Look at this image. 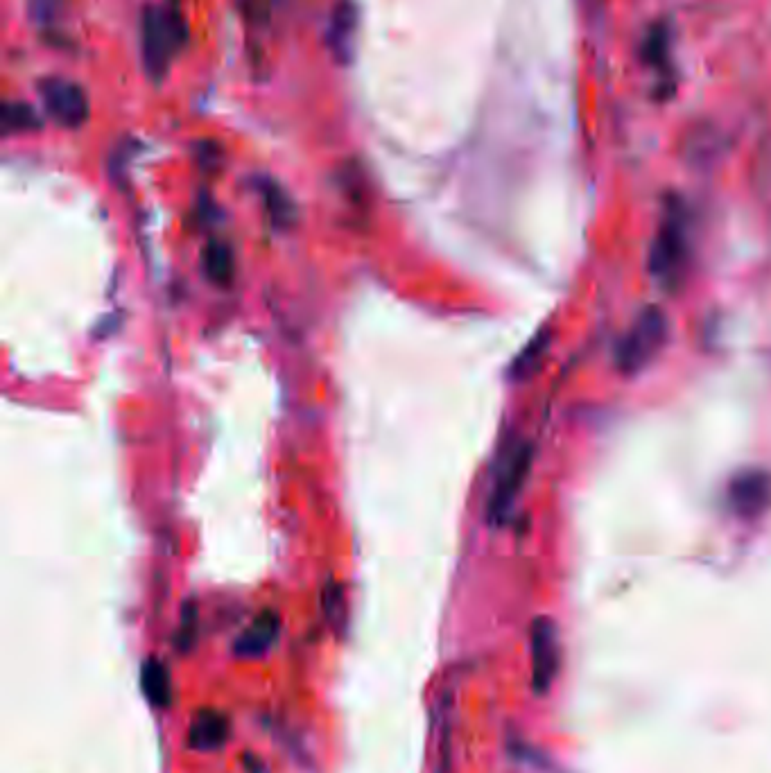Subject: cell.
<instances>
[{
	"mask_svg": "<svg viewBox=\"0 0 771 773\" xmlns=\"http://www.w3.org/2000/svg\"><path fill=\"white\" fill-rule=\"evenodd\" d=\"M186 41L184 19L177 10L145 7L141 16L143 66L152 80H163L175 48Z\"/></svg>",
	"mask_w": 771,
	"mask_h": 773,
	"instance_id": "6da1fadb",
	"label": "cell"
},
{
	"mask_svg": "<svg viewBox=\"0 0 771 773\" xmlns=\"http://www.w3.org/2000/svg\"><path fill=\"white\" fill-rule=\"evenodd\" d=\"M667 335H670V324H667L665 312L656 306L645 308L618 344V351H615L618 369L627 376H636L649 367L663 351Z\"/></svg>",
	"mask_w": 771,
	"mask_h": 773,
	"instance_id": "7a4b0ae2",
	"label": "cell"
},
{
	"mask_svg": "<svg viewBox=\"0 0 771 773\" xmlns=\"http://www.w3.org/2000/svg\"><path fill=\"white\" fill-rule=\"evenodd\" d=\"M688 260V222L681 208H672L663 217L649 254V269L661 285H674Z\"/></svg>",
	"mask_w": 771,
	"mask_h": 773,
	"instance_id": "3957f363",
	"label": "cell"
},
{
	"mask_svg": "<svg viewBox=\"0 0 771 773\" xmlns=\"http://www.w3.org/2000/svg\"><path fill=\"white\" fill-rule=\"evenodd\" d=\"M532 468V450L527 444H518L502 457L500 468L496 473V482H493L491 498L487 514L493 525H502L509 518L511 509H514L518 493L523 491V484L530 475Z\"/></svg>",
	"mask_w": 771,
	"mask_h": 773,
	"instance_id": "277c9868",
	"label": "cell"
},
{
	"mask_svg": "<svg viewBox=\"0 0 771 773\" xmlns=\"http://www.w3.org/2000/svg\"><path fill=\"white\" fill-rule=\"evenodd\" d=\"M41 98L48 116L53 118L57 125L66 129H77L89 120V98H86V93L71 80L50 77V80L41 84Z\"/></svg>",
	"mask_w": 771,
	"mask_h": 773,
	"instance_id": "5b68a950",
	"label": "cell"
},
{
	"mask_svg": "<svg viewBox=\"0 0 771 773\" xmlns=\"http://www.w3.org/2000/svg\"><path fill=\"white\" fill-rule=\"evenodd\" d=\"M281 636V615L274 609H265L251 620L245 629L240 631V636L233 640L231 651L238 658H263L270 654L276 642Z\"/></svg>",
	"mask_w": 771,
	"mask_h": 773,
	"instance_id": "8992f818",
	"label": "cell"
},
{
	"mask_svg": "<svg viewBox=\"0 0 771 773\" xmlns=\"http://www.w3.org/2000/svg\"><path fill=\"white\" fill-rule=\"evenodd\" d=\"M358 25L360 10L353 0H337L328 21L326 43L337 64H349L355 55V43H358Z\"/></svg>",
	"mask_w": 771,
	"mask_h": 773,
	"instance_id": "52a82bcc",
	"label": "cell"
},
{
	"mask_svg": "<svg viewBox=\"0 0 771 773\" xmlns=\"http://www.w3.org/2000/svg\"><path fill=\"white\" fill-rule=\"evenodd\" d=\"M559 667L557 629L548 618H541L532 627V681L534 688L543 692L554 679Z\"/></svg>",
	"mask_w": 771,
	"mask_h": 773,
	"instance_id": "ba28073f",
	"label": "cell"
},
{
	"mask_svg": "<svg viewBox=\"0 0 771 773\" xmlns=\"http://www.w3.org/2000/svg\"><path fill=\"white\" fill-rule=\"evenodd\" d=\"M231 724L229 717L220 710L202 708L197 710L188 726V746L199 753L220 751L229 742Z\"/></svg>",
	"mask_w": 771,
	"mask_h": 773,
	"instance_id": "9c48e42d",
	"label": "cell"
},
{
	"mask_svg": "<svg viewBox=\"0 0 771 773\" xmlns=\"http://www.w3.org/2000/svg\"><path fill=\"white\" fill-rule=\"evenodd\" d=\"M771 477L767 473L749 471L731 484V500L744 516H756L769 505Z\"/></svg>",
	"mask_w": 771,
	"mask_h": 773,
	"instance_id": "30bf717a",
	"label": "cell"
},
{
	"mask_svg": "<svg viewBox=\"0 0 771 773\" xmlns=\"http://www.w3.org/2000/svg\"><path fill=\"white\" fill-rule=\"evenodd\" d=\"M141 692L154 708H168L172 701V676L157 658H147L141 667Z\"/></svg>",
	"mask_w": 771,
	"mask_h": 773,
	"instance_id": "8fae6325",
	"label": "cell"
},
{
	"mask_svg": "<svg viewBox=\"0 0 771 773\" xmlns=\"http://www.w3.org/2000/svg\"><path fill=\"white\" fill-rule=\"evenodd\" d=\"M548 344H550V333L548 330H541L539 335L532 337L530 344L525 346V349L518 353V358L514 360V364H511V378L514 380H525L530 378L534 369L539 367V362L543 360L545 351H548Z\"/></svg>",
	"mask_w": 771,
	"mask_h": 773,
	"instance_id": "7c38bea8",
	"label": "cell"
},
{
	"mask_svg": "<svg viewBox=\"0 0 771 773\" xmlns=\"http://www.w3.org/2000/svg\"><path fill=\"white\" fill-rule=\"evenodd\" d=\"M204 269L209 274V279L227 285L233 279V254L227 245L222 242H211L204 249Z\"/></svg>",
	"mask_w": 771,
	"mask_h": 773,
	"instance_id": "4fadbf2b",
	"label": "cell"
},
{
	"mask_svg": "<svg viewBox=\"0 0 771 773\" xmlns=\"http://www.w3.org/2000/svg\"><path fill=\"white\" fill-rule=\"evenodd\" d=\"M41 120L28 102H7L3 107L5 132H32L39 129Z\"/></svg>",
	"mask_w": 771,
	"mask_h": 773,
	"instance_id": "5bb4252c",
	"label": "cell"
},
{
	"mask_svg": "<svg viewBox=\"0 0 771 773\" xmlns=\"http://www.w3.org/2000/svg\"><path fill=\"white\" fill-rule=\"evenodd\" d=\"M322 609L326 622L331 624L333 629H340L344 622V593L340 584H335V581H328V586H324Z\"/></svg>",
	"mask_w": 771,
	"mask_h": 773,
	"instance_id": "9a60e30c",
	"label": "cell"
},
{
	"mask_svg": "<svg viewBox=\"0 0 771 773\" xmlns=\"http://www.w3.org/2000/svg\"><path fill=\"white\" fill-rule=\"evenodd\" d=\"M263 195H265V204H267V208H270L274 220L288 222L290 213H292V204H290V199L285 197L283 190L276 184H272V181H267V184L263 186Z\"/></svg>",
	"mask_w": 771,
	"mask_h": 773,
	"instance_id": "2e32d148",
	"label": "cell"
},
{
	"mask_svg": "<svg viewBox=\"0 0 771 773\" xmlns=\"http://www.w3.org/2000/svg\"><path fill=\"white\" fill-rule=\"evenodd\" d=\"M245 764H247L249 773H265V764L261 758H256V755L245 753Z\"/></svg>",
	"mask_w": 771,
	"mask_h": 773,
	"instance_id": "e0dca14e",
	"label": "cell"
}]
</instances>
